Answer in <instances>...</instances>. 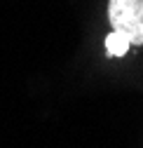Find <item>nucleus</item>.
<instances>
[{"label": "nucleus", "instance_id": "1", "mask_svg": "<svg viewBox=\"0 0 143 148\" xmlns=\"http://www.w3.org/2000/svg\"><path fill=\"white\" fill-rule=\"evenodd\" d=\"M108 21L131 45H143V0H108Z\"/></svg>", "mask_w": 143, "mask_h": 148}, {"label": "nucleus", "instance_id": "2", "mask_svg": "<svg viewBox=\"0 0 143 148\" xmlns=\"http://www.w3.org/2000/svg\"><path fill=\"white\" fill-rule=\"evenodd\" d=\"M129 47H131V42L117 31H110L108 38H106V52H108L110 57H124V54L129 52Z\"/></svg>", "mask_w": 143, "mask_h": 148}]
</instances>
